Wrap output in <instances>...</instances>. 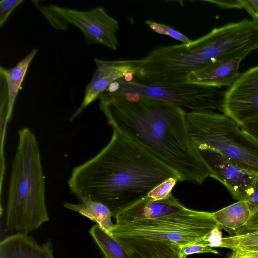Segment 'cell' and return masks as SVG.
I'll use <instances>...</instances> for the list:
<instances>
[{
  "mask_svg": "<svg viewBox=\"0 0 258 258\" xmlns=\"http://www.w3.org/2000/svg\"><path fill=\"white\" fill-rule=\"evenodd\" d=\"M170 177L183 181L148 150L113 129L110 141L97 155L73 168L67 184L79 200L102 203L114 216Z\"/></svg>",
  "mask_w": 258,
  "mask_h": 258,
  "instance_id": "cell-2",
  "label": "cell"
},
{
  "mask_svg": "<svg viewBox=\"0 0 258 258\" xmlns=\"http://www.w3.org/2000/svg\"><path fill=\"white\" fill-rule=\"evenodd\" d=\"M186 120L197 149H213L258 176V143L230 117L208 110L186 112Z\"/></svg>",
  "mask_w": 258,
  "mask_h": 258,
  "instance_id": "cell-4",
  "label": "cell"
},
{
  "mask_svg": "<svg viewBox=\"0 0 258 258\" xmlns=\"http://www.w3.org/2000/svg\"><path fill=\"white\" fill-rule=\"evenodd\" d=\"M247 55L222 60L192 71L187 76V83L216 88L230 87L240 75L239 67Z\"/></svg>",
  "mask_w": 258,
  "mask_h": 258,
  "instance_id": "cell-11",
  "label": "cell"
},
{
  "mask_svg": "<svg viewBox=\"0 0 258 258\" xmlns=\"http://www.w3.org/2000/svg\"><path fill=\"white\" fill-rule=\"evenodd\" d=\"M145 23L155 32L168 35L183 44H188L192 41L187 36L170 26L149 20H145Z\"/></svg>",
  "mask_w": 258,
  "mask_h": 258,
  "instance_id": "cell-21",
  "label": "cell"
},
{
  "mask_svg": "<svg viewBox=\"0 0 258 258\" xmlns=\"http://www.w3.org/2000/svg\"><path fill=\"white\" fill-rule=\"evenodd\" d=\"M233 251L229 258H256V253L255 252L239 250H234Z\"/></svg>",
  "mask_w": 258,
  "mask_h": 258,
  "instance_id": "cell-30",
  "label": "cell"
},
{
  "mask_svg": "<svg viewBox=\"0 0 258 258\" xmlns=\"http://www.w3.org/2000/svg\"><path fill=\"white\" fill-rule=\"evenodd\" d=\"M258 244V231L223 237L220 247L235 248Z\"/></svg>",
  "mask_w": 258,
  "mask_h": 258,
  "instance_id": "cell-19",
  "label": "cell"
},
{
  "mask_svg": "<svg viewBox=\"0 0 258 258\" xmlns=\"http://www.w3.org/2000/svg\"><path fill=\"white\" fill-rule=\"evenodd\" d=\"M240 127L258 143V118L246 122Z\"/></svg>",
  "mask_w": 258,
  "mask_h": 258,
  "instance_id": "cell-25",
  "label": "cell"
},
{
  "mask_svg": "<svg viewBox=\"0 0 258 258\" xmlns=\"http://www.w3.org/2000/svg\"><path fill=\"white\" fill-rule=\"evenodd\" d=\"M37 51V48L33 49L28 54L13 67H0V76L4 79L7 90L8 122L12 114L17 94L22 88V84L26 73Z\"/></svg>",
  "mask_w": 258,
  "mask_h": 258,
  "instance_id": "cell-16",
  "label": "cell"
},
{
  "mask_svg": "<svg viewBox=\"0 0 258 258\" xmlns=\"http://www.w3.org/2000/svg\"><path fill=\"white\" fill-rule=\"evenodd\" d=\"M110 93H133L172 103L191 111L219 110L222 111L225 93L219 89L186 83L171 86L149 85L121 78L106 89Z\"/></svg>",
  "mask_w": 258,
  "mask_h": 258,
  "instance_id": "cell-6",
  "label": "cell"
},
{
  "mask_svg": "<svg viewBox=\"0 0 258 258\" xmlns=\"http://www.w3.org/2000/svg\"><path fill=\"white\" fill-rule=\"evenodd\" d=\"M223 238L221 230L219 229H214L201 239L195 243L212 248L220 247Z\"/></svg>",
  "mask_w": 258,
  "mask_h": 258,
  "instance_id": "cell-23",
  "label": "cell"
},
{
  "mask_svg": "<svg viewBox=\"0 0 258 258\" xmlns=\"http://www.w3.org/2000/svg\"><path fill=\"white\" fill-rule=\"evenodd\" d=\"M80 201L79 204L65 202L64 207L96 222L104 230L112 235L114 224L111 219L114 216L111 210L103 203L89 198H84Z\"/></svg>",
  "mask_w": 258,
  "mask_h": 258,
  "instance_id": "cell-17",
  "label": "cell"
},
{
  "mask_svg": "<svg viewBox=\"0 0 258 258\" xmlns=\"http://www.w3.org/2000/svg\"><path fill=\"white\" fill-rule=\"evenodd\" d=\"M255 231H258V205L252 211L251 215L244 229L240 234Z\"/></svg>",
  "mask_w": 258,
  "mask_h": 258,
  "instance_id": "cell-27",
  "label": "cell"
},
{
  "mask_svg": "<svg viewBox=\"0 0 258 258\" xmlns=\"http://www.w3.org/2000/svg\"><path fill=\"white\" fill-rule=\"evenodd\" d=\"M96 69L85 89L83 101L69 119L73 121L91 103L99 98L100 95L113 82L128 74L136 75L140 59L107 61L94 59Z\"/></svg>",
  "mask_w": 258,
  "mask_h": 258,
  "instance_id": "cell-10",
  "label": "cell"
},
{
  "mask_svg": "<svg viewBox=\"0 0 258 258\" xmlns=\"http://www.w3.org/2000/svg\"><path fill=\"white\" fill-rule=\"evenodd\" d=\"M0 258H54L49 240L38 244L28 233L18 232L1 242Z\"/></svg>",
  "mask_w": 258,
  "mask_h": 258,
  "instance_id": "cell-13",
  "label": "cell"
},
{
  "mask_svg": "<svg viewBox=\"0 0 258 258\" xmlns=\"http://www.w3.org/2000/svg\"><path fill=\"white\" fill-rule=\"evenodd\" d=\"M239 250L245 251L258 252V244L247 247L235 248L232 250Z\"/></svg>",
  "mask_w": 258,
  "mask_h": 258,
  "instance_id": "cell-31",
  "label": "cell"
},
{
  "mask_svg": "<svg viewBox=\"0 0 258 258\" xmlns=\"http://www.w3.org/2000/svg\"><path fill=\"white\" fill-rule=\"evenodd\" d=\"M198 150L211 170L212 178L221 182L235 200H244L258 176L213 149Z\"/></svg>",
  "mask_w": 258,
  "mask_h": 258,
  "instance_id": "cell-9",
  "label": "cell"
},
{
  "mask_svg": "<svg viewBox=\"0 0 258 258\" xmlns=\"http://www.w3.org/2000/svg\"><path fill=\"white\" fill-rule=\"evenodd\" d=\"M99 107L113 129L148 150L176 171L183 181L201 184L212 178L193 145L186 112L172 103L133 93L99 96Z\"/></svg>",
  "mask_w": 258,
  "mask_h": 258,
  "instance_id": "cell-1",
  "label": "cell"
},
{
  "mask_svg": "<svg viewBox=\"0 0 258 258\" xmlns=\"http://www.w3.org/2000/svg\"><path fill=\"white\" fill-rule=\"evenodd\" d=\"M205 2L213 3L220 7L225 8H243L242 0H207Z\"/></svg>",
  "mask_w": 258,
  "mask_h": 258,
  "instance_id": "cell-29",
  "label": "cell"
},
{
  "mask_svg": "<svg viewBox=\"0 0 258 258\" xmlns=\"http://www.w3.org/2000/svg\"><path fill=\"white\" fill-rule=\"evenodd\" d=\"M252 210L245 200L238 202L212 212L217 224L230 234V236L240 234L244 229Z\"/></svg>",
  "mask_w": 258,
  "mask_h": 258,
  "instance_id": "cell-15",
  "label": "cell"
},
{
  "mask_svg": "<svg viewBox=\"0 0 258 258\" xmlns=\"http://www.w3.org/2000/svg\"><path fill=\"white\" fill-rule=\"evenodd\" d=\"M243 8L251 16L253 22L258 24V0H242Z\"/></svg>",
  "mask_w": 258,
  "mask_h": 258,
  "instance_id": "cell-26",
  "label": "cell"
},
{
  "mask_svg": "<svg viewBox=\"0 0 258 258\" xmlns=\"http://www.w3.org/2000/svg\"><path fill=\"white\" fill-rule=\"evenodd\" d=\"M179 200L171 194L166 199L149 201L143 197L122 210L114 217L116 222L154 218L170 214L185 209Z\"/></svg>",
  "mask_w": 258,
  "mask_h": 258,
  "instance_id": "cell-12",
  "label": "cell"
},
{
  "mask_svg": "<svg viewBox=\"0 0 258 258\" xmlns=\"http://www.w3.org/2000/svg\"><path fill=\"white\" fill-rule=\"evenodd\" d=\"M244 200L247 202L252 211L258 205V176L254 182L250 192Z\"/></svg>",
  "mask_w": 258,
  "mask_h": 258,
  "instance_id": "cell-28",
  "label": "cell"
},
{
  "mask_svg": "<svg viewBox=\"0 0 258 258\" xmlns=\"http://www.w3.org/2000/svg\"><path fill=\"white\" fill-rule=\"evenodd\" d=\"M115 239L129 258H182L180 245L173 242L140 238Z\"/></svg>",
  "mask_w": 258,
  "mask_h": 258,
  "instance_id": "cell-14",
  "label": "cell"
},
{
  "mask_svg": "<svg viewBox=\"0 0 258 258\" xmlns=\"http://www.w3.org/2000/svg\"><path fill=\"white\" fill-rule=\"evenodd\" d=\"M180 254L182 258L195 253H213L218 254L219 252L213 248L202 244L193 243L184 246H180Z\"/></svg>",
  "mask_w": 258,
  "mask_h": 258,
  "instance_id": "cell-22",
  "label": "cell"
},
{
  "mask_svg": "<svg viewBox=\"0 0 258 258\" xmlns=\"http://www.w3.org/2000/svg\"><path fill=\"white\" fill-rule=\"evenodd\" d=\"M23 0H1L0 1V26L7 21L9 15Z\"/></svg>",
  "mask_w": 258,
  "mask_h": 258,
  "instance_id": "cell-24",
  "label": "cell"
},
{
  "mask_svg": "<svg viewBox=\"0 0 258 258\" xmlns=\"http://www.w3.org/2000/svg\"><path fill=\"white\" fill-rule=\"evenodd\" d=\"M64 24L75 26L83 33L87 45L102 44L116 50L118 44V21L110 16L102 7L87 11L50 5Z\"/></svg>",
  "mask_w": 258,
  "mask_h": 258,
  "instance_id": "cell-7",
  "label": "cell"
},
{
  "mask_svg": "<svg viewBox=\"0 0 258 258\" xmlns=\"http://www.w3.org/2000/svg\"><path fill=\"white\" fill-rule=\"evenodd\" d=\"M214 229H222L212 212L186 207L157 218L116 222L112 235L115 238L165 241L184 246L200 240Z\"/></svg>",
  "mask_w": 258,
  "mask_h": 258,
  "instance_id": "cell-5",
  "label": "cell"
},
{
  "mask_svg": "<svg viewBox=\"0 0 258 258\" xmlns=\"http://www.w3.org/2000/svg\"><path fill=\"white\" fill-rule=\"evenodd\" d=\"M105 258H129L119 242L98 224L89 231Z\"/></svg>",
  "mask_w": 258,
  "mask_h": 258,
  "instance_id": "cell-18",
  "label": "cell"
},
{
  "mask_svg": "<svg viewBox=\"0 0 258 258\" xmlns=\"http://www.w3.org/2000/svg\"><path fill=\"white\" fill-rule=\"evenodd\" d=\"M178 180L170 177L152 189L145 197L149 201H157L166 199L172 194V190Z\"/></svg>",
  "mask_w": 258,
  "mask_h": 258,
  "instance_id": "cell-20",
  "label": "cell"
},
{
  "mask_svg": "<svg viewBox=\"0 0 258 258\" xmlns=\"http://www.w3.org/2000/svg\"><path fill=\"white\" fill-rule=\"evenodd\" d=\"M221 112L240 127L258 118V66L241 73L225 92Z\"/></svg>",
  "mask_w": 258,
  "mask_h": 258,
  "instance_id": "cell-8",
  "label": "cell"
},
{
  "mask_svg": "<svg viewBox=\"0 0 258 258\" xmlns=\"http://www.w3.org/2000/svg\"><path fill=\"white\" fill-rule=\"evenodd\" d=\"M12 164L6 223L9 230L30 232L49 218L45 203V182L38 142L28 128L18 131Z\"/></svg>",
  "mask_w": 258,
  "mask_h": 258,
  "instance_id": "cell-3",
  "label": "cell"
}]
</instances>
